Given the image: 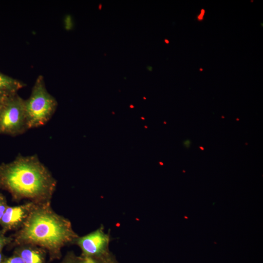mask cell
<instances>
[{
  "label": "cell",
  "mask_w": 263,
  "mask_h": 263,
  "mask_svg": "<svg viewBox=\"0 0 263 263\" xmlns=\"http://www.w3.org/2000/svg\"><path fill=\"white\" fill-rule=\"evenodd\" d=\"M51 202L37 203L22 227L11 235L8 246L12 249L23 244H32L45 249L49 261L59 260L62 248L75 244L78 237L71 221L56 213Z\"/></svg>",
  "instance_id": "cell-1"
},
{
  "label": "cell",
  "mask_w": 263,
  "mask_h": 263,
  "mask_svg": "<svg viewBox=\"0 0 263 263\" xmlns=\"http://www.w3.org/2000/svg\"><path fill=\"white\" fill-rule=\"evenodd\" d=\"M57 181L37 155L19 154L12 162L0 164V189L17 202H51Z\"/></svg>",
  "instance_id": "cell-2"
},
{
  "label": "cell",
  "mask_w": 263,
  "mask_h": 263,
  "mask_svg": "<svg viewBox=\"0 0 263 263\" xmlns=\"http://www.w3.org/2000/svg\"><path fill=\"white\" fill-rule=\"evenodd\" d=\"M28 129L45 125L55 113L57 102L47 91L42 75H39L30 96L24 100Z\"/></svg>",
  "instance_id": "cell-3"
},
{
  "label": "cell",
  "mask_w": 263,
  "mask_h": 263,
  "mask_svg": "<svg viewBox=\"0 0 263 263\" xmlns=\"http://www.w3.org/2000/svg\"><path fill=\"white\" fill-rule=\"evenodd\" d=\"M24 100L17 93L3 99L0 106V134L15 136L29 129Z\"/></svg>",
  "instance_id": "cell-4"
},
{
  "label": "cell",
  "mask_w": 263,
  "mask_h": 263,
  "mask_svg": "<svg viewBox=\"0 0 263 263\" xmlns=\"http://www.w3.org/2000/svg\"><path fill=\"white\" fill-rule=\"evenodd\" d=\"M101 225L96 230L76 238L75 244L81 249V255L91 258L104 256L109 254L110 235L106 233Z\"/></svg>",
  "instance_id": "cell-5"
},
{
  "label": "cell",
  "mask_w": 263,
  "mask_h": 263,
  "mask_svg": "<svg viewBox=\"0 0 263 263\" xmlns=\"http://www.w3.org/2000/svg\"><path fill=\"white\" fill-rule=\"evenodd\" d=\"M36 204L27 201L19 205L8 206L0 221L1 229L6 233L10 231H16L20 229Z\"/></svg>",
  "instance_id": "cell-6"
},
{
  "label": "cell",
  "mask_w": 263,
  "mask_h": 263,
  "mask_svg": "<svg viewBox=\"0 0 263 263\" xmlns=\"http://www.w3.org/2000/svg\"><path fill=\"white\" fill-rule=\"evenodd\" d=\"M13 253L19 255L24 263H46L47 251L32 244H23L14 248Z\"/></svg>",
  "instance_id": "cell-7"
},
{
  "label": "cell",
  "mask_w": 263,
  "mask_h": 263,
  "mask_svg": "<svg viewBox=\"0 0 263 263\" xmlns=\"http://www.w3.org/2000/svg\"><path fill=\"white\" fill-rule=\"evenodd\" d=\"M59 263H118L115 257L111 252L101 257L91 258L76 255L74 252L67 253Z\"/></svg>",
  "instance_id": "cell-8"
},
{
  "label": "cell",
  "mask_w": 263,
  "mask_h": 263,
  "mask_svg": "<svg viewBox=\"0 0 263 263\" xmlns=\"http://www.w3.org/2000/svg\"><path fill=\"white\" fill-rule=\"evenodd\" d=\"M25 86L23 82L0 73V98L17 93Z\"/></svg>",
  "instance_id": "cell-9"
},
{
  "label": "cell",
  "mask_w": 263,
  "mask_h": 263,
  "mask_svg": "<svg viewBox=\"0 0 263 263\" xmlns=\"http://www.w3.org/2000/svg\"><path fill=\"white\" fill-rule=\"evenodd\" d=\"M11 236H6V233L1 229L0 230V252H1L3 248L8 246L12 241Z\"/></svg>",
  "instance_id": "cell-10"
},
{
  "label": "cell",
  "mask_w": 263,
  "mask_h": 263,
  "mask_svg": "<svg viewBox=\"0 0 263 263\" xmlns=\"http://www.w3.org/2000/svg\"><path fill=\"white\" fill-rule=\"evenodd\" d=\"M8 207L6 198L2 193H0V221Z\"/></svg>",
  "instance_id": "cell-11"
},
{
  "label": "cell",
  "mask_w": 263,
  "mask_h": 263,
  "mask_svg": "<svg viewBox=\"0 0 263 263\" xmlns=\"http://www.w3.org/2000/svg\"><path fill=\"white\" fill-rule=\"evenodd\" d=\"M2 263H24L22 259L17 254H13L8 258H6Z\"/></svg>",
  "instance_id": "cell-12"
},
{
  "label": "cell",
  "mask_w": 263,
  "mask_h": 263,
  "mask_svg": "<svg viewBox=\"0 0 263 263\" xmlns=\"http://www.w3.org/2000/svg\"><path fill=\"white\" fill-rule=\"evenodd\" d=\"M6 257L3 255L2 251L0 252V263H2Z\"/></svg>",
  "instance_id": "cell-13"
},
{
  "label": "cell",
  "mask_w": 263,
  "mask_h": 263,
  "mask_svg": "<svg viewBox=\"0 0 263 263\" xmlns=\"http://www.w3.org/2000/svg\"><path fill=\"white\" fill-rule=\"evenodd\" d=\"M188 144L190 145V142L188 140H187L186 142H184V144L186 145V147H188Z\"/></svg>",
  "instance_id": "cell-14"
},
{
  "label": "cell",
  "mask_w": 263,
  "mask_h": 263,
  "mask_svg": "<svg viewBox=\"0 0 263 263\" xmlns=\"http://www.w3.org/2000/svg\"><path fill=\"white\" fill-rule=\"evenodd\" d=\"M5 98H0V105L1 104L3 99Z\"/></svg>",
  "instance_id": "cell-15"
},
{
  "label": "cell",
  "mask_w": 263,
  "mask_h": 263,
  "mask_svg": "<svg viewBox=\"0 0 263 263\" xmlns=\"http://www.w3.org/2000/svg\"><path fill=\"white\" fill-rule=\"evenodd\" d=\"M147 69L150 70V71H151L152 70V68L151 67H150V66H148L147 67Z\"/></svg>",
  "instance_id": "cell-16"
},
{
  "label": "cell",
  "mask_w": 263,
  "mask_h": 263,
  "mask_svg": "<svg viewBox=\"0 0 263 263\" xmlns=\"http://www.w3.org/2000/svg\"><path fill=\"white\" fill-rule=\"evenodd\" d=\"M200 148L202 150H204V149L203 147H200Z\"/></svg>",
  "instance_id": "cell-17"
},
{
  "label": "cell",
  "mask_w": 263,
  "mask_h": 263,
  "mask_svg": "<svg viewBox=\"0 0 263 263\" xmlns=\"http://www.w3.org/2000/svg\"><path fill=\"white\" fill-rule=\"evenodd\" d=\"M165 42H166V43H169V41H168V40L165 39Z\"/></svg>",
  "instance_id": "cell-18"
},
{
  "label": "cell",
  "mask_w": 263,
  "mask_h": 263,
  "mask_svg": "<svg viewBox=\"0 0 263 263\" xmlns=\"http://www.w3.org/2000/svg\"><path fill=\"white\" fill-rule=\"evenodd\" d=\"M236 120H237V121H238L239 119L238 118H237Z\"/></svg>",
  "instance_id": "cell-19"
},
{
  "label": "cell",
  "mask_w": 263,
  "mask_h": 263,
  "mask_svg": "<svg viewBox=\"0 0 263 263\" xmlns=\"http://www.w3.org/2000/svg\"><path fill=\"white\" fill-rule=\"evenodd\" d=\"M185 218L188 219V217H185Z\"/></svg>",
  "instance_id": "cell-20"
}]
</instances>
